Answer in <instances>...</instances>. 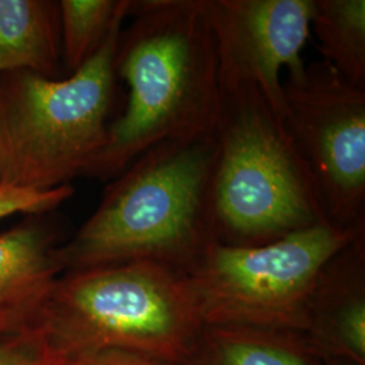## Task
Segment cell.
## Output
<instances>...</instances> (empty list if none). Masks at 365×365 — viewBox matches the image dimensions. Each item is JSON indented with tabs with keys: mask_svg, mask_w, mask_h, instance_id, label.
Listing matches in <instances>:
<instances>
[{
	"mask_svg": "<svg viewBox=\"0 0 365 365\" xmlns=\"http://www.w3.org/2000/svg\"><path fill=\"white\" fill-rule=\"evenodd\" d=\"M115 73L128 86L87 176L111 180L145 150L165 141L211 135L221 107V73L206 0L131 1Z\"/></svg>",
	"mask_w": 365,
	"mask_h": 365,
	"instance_id": "cell-1",
	"label": "cell"
},
{
	"mask_svg": "<svg viewBox=\"0 0 365 365\" xmlns=\"http://www.w3.org/2000/svg\"><path fill=\"white\" fill-rule=\"evenodd\" d=\"M214 134L155 145L110 180L58 248L63 271L152 261L190 274L214 238Z\"/></svg>",
	"mask_w": 365,
	"mask_h": 365,
	"instance_id": "cell-2",
	"label": "cell"
},
{
	"mask_svg": "<svg viewBox=\"0 0 365 365\" xmlns=\"http://www.w3.org/2000/svg\"><path fill=\"white\" fill-rule=\"evenodd\" d=\"M214 137L215 242L262 245L327 222L284 119L256 87L222 84Z\"/></svg>",
	"mask_w": 365,
	"mask_h": 365,
	"instance_id": "cell-3",
	"label": "cell"
},
{
	"mask_svg": "<svg viewBox=\"0 0 365 365\" xmlns=\"http://www.w3.org/2000/svg\"><path fill=\"white\" fill-rule=\"evenodd\" d=\"M123 21L69 78L0 75V185L43 192L87 176L107 144Z\"/></svg>",
	"mask_w": 365,
	"mask_h": 365,
	"instance_id": "cell-4",
	"label": "cell"
},
{
	"mask_svg": "<svg viewBox=\"0 0 365 365\" xmlns=\"http://www.w3.org/2000/svg\"><path fill=\"white\" fill-rule=\"evenodd\" d=\"M41 329L66 360L123 349L180 365L203 322L187 274L158 262L131 261L64 272Z\"/></svg>",
	"mask_w": 365,
	"mask_h": 365,
	"instance_id": "cell-5",
	"label": "cell"
},
{
	"mask_svg": "<svg viewBox=\"0 0 365 365\" xmlns=\"http://www.w3.org/2000/svg\"><path fill=\"white\" fill-rule=\"evenodd\" d=\"M364 226L342 229L325 222L255 247L211 242L187 274L203 327H309L324 268Z\"/></svg>",
	"mask_w": 365,
	"mask_h": 365,
	"instance_id": "cell-6",
	"label": "cell"
},
{
	"mask_svg": "<svg viewBox=\"0 0 365 365\" xmlns=\"http://www.w3.org/2000/svg\"><path fill=\"white\" fill-rule=\"evenodd\" d=\"M284 125L329 223L365 225V88L319 60L283 81Z\"/></svg>",
	"mask_w": 365,
	"mask_h": 365,
	"instance_id": "cell-7",
	"label": "cell"
},
{
	"mask_svg": "<svg viewBox=\"0 0 365 365\" xmlns=\"http://www.w3.org/2000/svg\"><path fill=\"white\" fill-rule=\"evenodd\" d=\"M221 84L256 87L284 119L282 71L300 78L314 0H206Z\"/></svg>",
	"mask_w": 365,
	"mask_h": 365,
	"instance_id": "cell-8",
	"label": "cell"
},
{
	"mask_svg": "<svg viewBox=\"0 0 365 365\" xmlns=\"http://www.w3.org/2000/svg\"><path fill=\"white\" fill-rule=\"evenodd\" d=\"M58 248L56 232L37 218L0 233V337L41 329L64 274Z\"/></svg>",
	"mask_w": 365,
	"mask_h": 365,
	"instance_id": "cell-9",
	"label": "cell"
},
{
	"mask_svg": "<svg viewBox=\"0 0 365 365\" xmlns=\"http://www.w3.org/2000/svg\"><path fill=\"white\" fill-rule=\"evenodd\" d=\"M63 61L58 1L0 0V75L57 78Z\"/></svg>",
	"mask_w": 365,
	"mask_h": 365,
	"instance_id": "cell-10",
	"label": "cell"
},
{
	"mask_svg": "<svg viewBox=\"0 0 365 365\" xmlns=\"http://www.w3.org/2000/svg\"><path fill=\"white\" fill-rule=\"evenodd\" d=\"M180 365H310L294 344L269 330L203 327Z\"/></svg>",
	"mask_w": 365,
	"mask_h": 365,
	"instance_id": "cell-11",
	"label": "cell"
},
{
	"mask_svg": "<svg viewBox=\"0 0 365 365\" xmlns=\"http://www.w3.org/2000/svg\"><path fill=\"white\" fill-rule=\"evenodd\" d=\"M312 29L324 61L365 88V0H314Z\"/></svg>",
	"mask_w": 365,
	"mask_h": 365,
	"instance_id": "cell-12",
	"label": "cell"
},
{
	"mask_svg": "<svg viewBox=\"0 0 365 365\" xmlns=\"http://www.w3.org/2000/svg\"><path fill=\"white\" fill-rule=\"evenodd\" d=\"M130 6L131 0L58 1L63 61L71 73L99 51L113 27L129 16Z\"/></svg>",
	"mask_w": 365,
	"mask_h": 365,
	"instance_id": "cell-13",
	"label": "cell"
},
{
	"mask_svg": "<svg viewBox=\"0 0 365 365\" xmlns=\"http://www.w3.org/2000/svg\"><path fill=\"white\" fill-rule=\"evenodd\" d=\"M66 357L57 352L42 329L0 337V365H66Z\"/></svg>",
	"mask_w": 365,
	"mask_h": 365,
	"instance_id": "cell-14",
	"label": "cell"
},
{
	"mask_svg": "<svg viewBox=\"0 0 365 365\" xmlns=\"http://www.w3.org/2000/svg\"><path fill=\"white\" fill-rule=\"evenodd\" d=\"M73 192L72 184L43 192L0 185V221L16 214L43 215L60 207Z\"/></svg>",
	"mask_w": 365,
	"mask_h": 365,
	"instance_id": "cell-15",
	"label": "cell"
},
{
	"mask_svg": "<svg viewBox=\"0 0 365 365\" xmlns=\"http://www.w3.org/2000/svg\"><path fill=\"white\" fill-rule=\"evenodd\" d=\"M66 365H176L123 349H102L72 357Z\"/></svg>",
	"mask_w": 365,
	"mask_h": 365,
	"instance_id": "cell-16",
	"label": "cell"
}]
</instances>
